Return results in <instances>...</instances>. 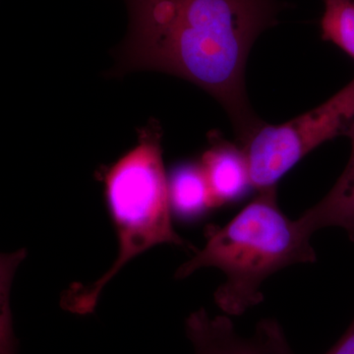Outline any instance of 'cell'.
Wrapping results in <instances>:
<instances>
[{"instance_id":"10","label":"cell","mask_w":354,"mask_h":354,"mask_svg":"<svg viewBox=\"0 0 354 354\" xmlns=\"http://www.w3.org/2000/svg\"><path fill=\"white\" fill-rule=\"evenodd\" d=\"M255 337L268 354H295L283 328L274 319L261 321ZM325 354H354V319L339 341Z\"/></svg>"},{"instance_id":"2","label":"cell","mask_w":354,"mask_h":354,"mask_svg":"<svg viewBox=\"0 0 354 354\" xmlns=\"http://www.w3.org/2000/svg\"><path fill=\"white\" fill-rule=\"evenodd\" d=\"M311 237L299 220L279 209L276 187L258 191L227 225L207 227L206 244L177 269L176 278L204 268L221 270L225 281L216 290V304L225 315H243L264 300L266 279L290 266L316 262Z\"/></svg>"},{"instance_id":"3","label":"cell","mask_w":354,"mask_h":354,"mask_svg":"<svg viewBox=\"0 0 354 354\" xmlns=\"http://www.w3.org/2000/svg\"><path fill=\"white\" fill-rule=\"evenodd\" d=\"M102 181L120 248L101 278L91 285L74 283L62 295V308L78 315L94 311L104 286L137 256L160 244L191 248L172 225L162 130L155 121L140 130L136 145L102 172Z\"/></svg>"},{"instance_id":"8","label":"cell","mask_w":354,"mask_h":354,"mask_svg":"<svg viewBox=\"0 0 354 354\" xmlns=\"http://www.w3.org/2000/svg\"><path fill=\"white\" fill-rule=\"evenodd\" d=\"M169 189L172 212L183 218H195L215 208L200 164L176 167L169 176Z\"/></svg>"},{"instance_id":"4","label":"cell","mask_w":354,"mask_h":354,"mask_svg":"<svg viewBox=\"0 0 354 354\" xmlns=\"http://www.w3.org/2000/svg\"><path fill=\"white\" fill-rule=\"evenodd\" d=\"M354 121V78L330 100L281 125L263 123L242 144L253 189L276 187L286 172L321 144L346 135Z\"/></svg>"},{"instance_id":"7","label":"cell","mask_w":354,"mask_h":354,"mask_svg":"<svg viewBox=\"0 0 354 354\" xmlns=\"http://www.w3.org/2000/svg\"><path fill=\"white\" fill-rule=\"evenodd\" d=\"M346 136L351 143V158L346 169L327 196L307 209L298 220L309 234L325 227H341L354 242V121Z\"/></svg>"},{"instance_id":"6","label":"cell","mask_w":354,"mask_h":354,"mask_svg":"<svg viewBox=\"0 0 354 354\" xmlns=\"http://www.w3.org/2000/svg\"><path fill=\"white\" fill-rule=\"evenodd\" d=\"M185 333L194 354H268L255 335L242 337L230 316H211L203 308L186 319Z\"/></svg>"},{"instance_id":"9","label":"cell","mask_w":354,"mask_h":354,"mask_svg":"<svg viewBox=\"0 0 354 354\" xmlns=\"http://www.w3.org/2000/svg\"><path fill=\"white\" fill-rule=\"evenodd\" d=\"M321 27L324 39L354 59V0H325Z\"/></svg>"},{"instance_id":"5","label":"cell","mask_w":354,"mask_h":354,"mask_svg":"<svg viewBox=\"0 0 354 354\" xmlns=\"http://www.w3.org/2000/svg\"><path fill=\"white\" fill-rule=\"evenodd\" d=\"M212 145L203 155L201 165L214 207L236 201L252 188L245 153L241 147L211 137Z\"/></svg>"},{"instance_id":"1","label":"cell","mask_w":354,"mask_h":354,"mask_svg":"<svg viewBox=\"0 0 354 354\" xmlns=\"http://www.w3.org/2000/svg\"><path fill=\"white\" fill-rule=\"evenodd\" d=\"M269 13L268 0H132L131 31L111 73L152 70L194 83L227 111L243 144L264 123L247 97L245 70Z\"/></svg>"}]
</instances>
